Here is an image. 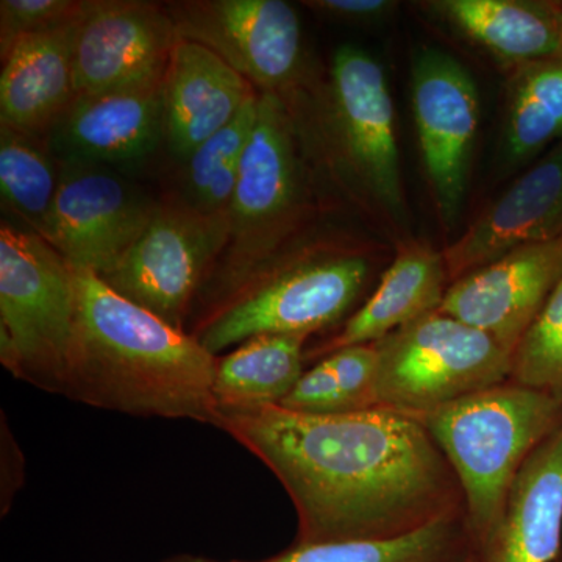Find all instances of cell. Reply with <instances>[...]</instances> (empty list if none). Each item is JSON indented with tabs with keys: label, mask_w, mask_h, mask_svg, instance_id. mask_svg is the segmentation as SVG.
<instances>
[{
	"label": "cell",
	"mask_w": 562,
	"mask_h": 562,
	"mask_svg": "<svg viewBox=\"0 0 562 562\" xmlns=\"http://www.w3.org/2000/svg\"><path fill=\"white\" fill-rule=\"evenodd\" d=\"M216 427L268 465L299 517L297 543L387 541L460 519L464 495L424 422L392 409L220 412Z\"/></svg>",
	"instance_id": "6da1fadb"
},
{
	"label": "cell",
	"mask_w": 562,
	"mask_h": 562,
	"mask_svg": "<svg viewBox=\"0 0 562 562\" xmlns=\"http://www.w3.org/2000/svg\"><path fill=\"white\" fill-rule=\"evenodd\" d=\"M443 257L427 246H412L398 254L379 288L347 322L333 351L375 344L425 314L436 312L446 295Z\"/></svg>",
	"instance_id": "ffe728a7"
},
{
	"label": "cell",
	"mask_w": 562,
	"mask_h": 562,
	"mask_svg": "<svg viewBox=\"0 0 562 562\" xmlns=\"http://www.w3.org/2000/svg\"><path fill=\"white\" fill-rule=\"evenodd\" d=\"M158 206L120 172L63 166L38 235L77 272L106 276L143 235Z\"/></svg>",
	"instance_id": "9c48e42d"
},
{
	"label": "cell",
	"mask_w": 562,
	"mask_h": 562,
	"mask_svg": "<svg viewBox=\"0 0 562 562\" xmlns=\"http://www.w3.org/2000/svg\"><path fill=\"white\" fill-rule=\"evenodd\" d=\"M561 395L495 384L422 417L452 465L475 549L501 520L517 473L561 424Z\"/></svg>",
	"instance_id": "3957f363"
},
{
	"label": "cell",
	"mask_w": 562,
	"mask_h": 562,
	"mask_svg": "<svg viewBox=\"0 0 562 562\" xmlns=\"http://www.w3.org/2000/svg\"><path fill=\"white\" fill-rule=\"evenodd\" d=\"M461 543L458 519H447L387 541L295 543L257 562H461Z\"/></svg>",
	"instance_id": "d4e9b609"
},
{
	"label": "cell",
	"mask_w": 562,
	"mask_h": 562,
	"mask_svg": "<svg viewBox=\"0 0 562 562\" xmlns=\"http://www.w3.org/2000/svg\"><path fill=\"white\" fill-rule=\"evenodd\" d=\"M77 314L65 395L133 416L216 425L217 357L194 336L77 272Z\"/></svg>",
	"instance_id": "7a4b0ae2"
},
{
	"label": "cell",
	"mask_w": 562,
	"mask_h": 562,
	"mask_svg": "<svg viewBox=\"0 0 562 562\" xmlns=\"http://www.w3.org/2000/svg\"><path fill=\"white\" fill-rule=\"evenodd\" d=\"M61 165L36 136L0 125L2 203L36 235L60 184Z\"/></svg>",
	"instance_id": "cb8c5ba5"
},
{
	"label": "cell",
	"mask_w": 562,
	"mask_h": 562,
	"mask_svg": "<svg viewBox=\"0 0 562 562\" xmlns=\"http://www.w3.org/2000/svg\"><path fill=\"white\" fill-rule=\"evenodd\" d=\"M562 139V52L519 66L509 87L503 160L519 166Z\"/></svg>",
	"instance_id": "603a6c76"
},
{
	"label": "cell",
	"mask_w": 562,
	"mask_h": 562,
	"mask_svg": "<svg viewBox=\"0 0 562 562\" xmlns=\"http://www.w3.org/2000/svg\"><path fill=\"white\" fill-rule=\"evenodd\" d=\"M168 11L177 35L220 55L269 94L292 83L301 70V21L283 0H195Z\"/></svg>",
	"instance_id": "30bf717a"
},
{
	"label": "cell",
	"mask_w": 562,
	"mask_h": 562,
	"mask_svg": "<svg viewBox=\"0 0 562 562\" xmlns=\"http://www.w3.org/2000/svg\"><path fill=\"white\" fill-rule=\"evenodd\" d=\"M76 271L35 232L0 227V360L16 379L65 395Z\"/></svg>",
	"instance_id": "277c9868"
},
{
	"label": "cell",
	"mask_w": 562,
	"mask_h": 562,
	"mask_svg": "<svg viewBox=\"0 0 562 562\" xmlns=\"http://www.w3.org/2000/svg\"><path fill=\"white\" fill-rule=\"evenodd\" d=\"M375 347L376 403L417 419L512 379L513 355L505 347L439 310L409 322Z\"/></svg>",
	"instance_id": "5b68a950"
},
{
	"label": "cell",
	"mask_w": 562,
	"mask_h": 562,
	"mask_svg": "<svg viewBox=\"0 0 562 562\" xmlns=\"http://www.w3.org/2000/svg\"><path fill=\"white\" fill-rule=\"evenodd\" d=\"M306 5L330 20L372 24L386 18L394 10L395 3L386 0H313L306 2Z\"/></svg>",
	"instance_id": "4dcf8cb0"
},
{
	"label": "cell",
	"mask_w": 562,
	"mask_h": 562,
	"mask_svg": "<svg viewBox=\"0 0 562 562\" xmlns=\"http://www.w3.org/2000/svg\"><path fill=\"white\" fill-rule=\"evenodd\" d=\"M509 380L562 397V280L514 351Z\"/></svg>",
	"instance_id": "4316f807"
},
{
	"label": "cell",
	"mask_w": 562,
	"mask_h": 562,
	"mask_svg": "<svg viewBox=\"0 0 562 562\" xmlns=\"http://www.w3.org/2000/svg\"><path fill=\"white\" fill-rule=\"evenodd\" d=\"M177 36L171 14L155 3L95 0L77 33V95L160 87Z\"/></svg>",
	"instance_id": "7c38bea8"
},
{
	"label": "cell",
	"mask_w": 562,
	"mask_h": 562,
	"mask_svg": "<svg viewBox=\"0 0 562 562\" xmlns=\"http://www.w3.org/2000/svg\"><path fill=\"white\" fill-rule=\"evenodd\" d=\"M560 21H561V31H562V9H560Z\"/></svg>",
	"instance_id": "836d02e7"
},
{
	"label": "cell",
	"mask_w": 562,
	"mask_h": 562,
	"mask_svg": "<svg viewBox=\"0 0 562 562\" xmlns=\"http://www.w3.org/2000/svg\"><path fill=\"white\" fill-rule=\"evenodd\" d=\"M46 138L47 149L63 166L120 171L139 165L166 139L165 83L76 95Z\"/></svg>",
	"instance_id": "9a60e30c"
},
{
	"label": "cell",
	"mask_w": 562,
	"mask_h": 562,
	"mask_svg": "<svg viewBox=\"0 0 562 562\" xmlns=\"http://www.w3.org/2000/svg\"><path fill=\"white\" fill-rule=\"evenodd\" d=\"M301 169L290 117L279 95L258 98V116L228 206V241L209 279L211 297L231 302L257 283L261 268L294 221Z\"/></svg>",
	"instance_id": "8992f818"
},
{
	"label": "cell",
	"mask_w": 562,
	"mask_h": 562,
	"mask_svg": "<svg viewBox=\"0 0 562 562\" xmlns=\"http://www.w3.org/2000/svg\"><path fill=\"white\" fill-rule=\"evenodd\" d=\"M562 280V235L519 247L453 281L439 312L492 336L509 353Z\"/></svg>",
	"instance_id": "5bb4252c"
},
{
	"label": "cell",
	"mask_w": 562,
	"mask_h": 562,
	"mask_svg": "<svg viewBox=\"0 0 562 562\" xmlns=\"http://www.w3.org/2000/svg\"><path fill=\"white\" fill-rule=\"evenodd\" d=\"M461 562H475V561H473V554H471V557L464 558V560H462Z\"/></svg>",
	"instance_id": "d6a6232c"
},
{
	"label": "cell",
	"mask_w": 562,
	"mask_h": 562,
	"mask_svg": "<svg viewBox=\"0 0 562 562\" xmlns=\"http://www.w3.org/2000/svg\"><path fill=\"white\" fill-rule=\"evenodd\" d=\"M228 210L158 206L143 235L103 281L122 297L183 330L192 299L228 241Z\"/></svg>",
	"instance_id": "52a82bcc"
},
{
	"label": "cell",
	"mask_w": 562,
	"mask_h": 562,
	"mask_svg": "<svg viewBox=\"0 0 562 562\" xmlns=\"http://www.w3.org/2000/svg\"><path fill=\"white\" fill-rule=\"evenodd\" d=\"M255 91L202 44L177 36L165 77L166 140L187 161L243 110Z\"/></svg>",
	"instance_id": "e0dca14e"
},
{
	"label": "cell",
	"mask_w": 562,
	"mask_h": 562,
	"mask_svg": "<svg viewBox=\"0 0 562 562\" xmlns=\"http://www.w3.org/2000/svg\"><path fill=\"white\" fill-rule=\"evenodd\" d=\"M331 98L351 168L384 210L402 220L405 201L394 103L380 63L360 47H339L333 57Z\"/></svg>",
	"instance_id": "4fadbf2b"
},
{
	"label": "cell",
	"mask_w": 562,
	"mask_h": 562,
	"mask_svg": "<svg viewBox=\"0 0 562 562\" xmlns=\"http://www.w3.org/2000/svg\"><path fill=\"white\" fill-rule=\"evenodd\" d=\"M95 2V0H94ZM94 2L80 0H2L0 54L7 57L16 41L81 20Z\"/></svg>",
	"instance_id": "83f0119b"
},
{
	"label": "cell",
	"mask_w": 562,
	"mask_h": 562,
	"mask_svg": "<svg viewBox=\"0 0 562 562\" xmlns=\"http://www.w3.org/2000/svg\"><path fill=\"white\" fill-rule=\"evenodd\" d=\"M258 98L251 95L225 127L188 158L187 190L192 209L217 214L231 206L244 154L257 124Z\"/></svg>",
	"instance_id": "484cf974"
},
{
	"label": "cell",
	"mask_w": 562,
	"mask_h": 562,
	"mask_svg": "<svg viewBox=\"0 0 562 562\" xmlns=\"http://www.w3.org/2000/svg\"><path fill=\"white\" fill-rule=\"evenodd\" d=\"M562 235V139L443 254L457 281L519 247Z\"/></svg>",
	"instance_id": "2e32d148"
},
{
	"label": "cell",
	"mask_w": 562,
	"mask_h": 562,
	"mask_svg": "<svg viewBox=\"0 0 562 562\" xmlns=\"http://www.w3.org/2000/svg\"><path fill=\"white\" fill-rule=\"evenodd\" d=\"M83 18L24 36L2 58L0 124L38 136L68 109L77 95L74 58Z\"/></svg>",
	"instance_id": "d6986e66"
},
{
	"label": "cell",
	"mask_w": 562,
	"mask_h": 562,
	"mask_svg": "<svg viewBox=\"0 0 562 562\" xmlns=\"http://www.w3.org/2000/svg\"><path fill=\"white\" fill-rule=\"evenodd\" d=\"M369 266L358 257L328 258L251 284L211 317L195 338L217 357L257 336H308L341 319L357 301Z\"/></svg>",
	"instance_id": "ba28073f"
},
{
	"label": "cell",
	"mask_w": 562,
	"mask_h": 562,
	"mask_svg": "<svg viewBox=\"0 0 562 562\" xmlns=\"http://www.w3.org/2000/svg\"><path fill=\"white\" fill-rule=\"evenodd\" d=\"M413 111L422 158L441 220L452 227L468 190L480 98L471 74L452 55L422 50L413 65Z\"/></svg>",
	"instance_id": "8fae6325"
},
{
	"label": "cell",
	"mask_w": 562,
	"mask_h": 562,
	"mask_svg": "<svg viewBox=\"0 0 562 562\" xmlns=\"http://www.w3.org/2000/svg\"><path fill=\"white\" fill-rule=\"evenodd\" d=\"M562 539V424L514 480L501 520L475 562H553Z\"/></svg>",
	"instance_id": "ac0fdd59"
},
{
	"label": "cell",
	"mask_w": 562,
	"mask_h": 562,
	"mask_svg": "<svg viewBox=\"0 0 562 562\" xmlns=\"http://www.w3.org/2000/svg\"><path fill=\"white\" fill-rule=\"evenodd\" d=\"M330 361L341 386L347 413L376 408V372L379 351L375 344L344 347L331 351Z\"/></svg>",
	"instance_id": "f1b7e54d"
},
{
	"label": "cell",
	"mask_w": 562,
	"mask_h": 562,
	"mask_svg": "<svg viewBox=\"0 0 562 562\" xmlns=\"http://www.w3.org/2000/svg\"><path fill=\"white\" fill-rule=\"evenodd\" d=\"M166 562H214V561L205 560V558H199V557H179V558H172V560H169Z\"/></svg>",
	"instance_id": "1f68e13d"
},
{
	"label": "cell",
	"mask_w": 562,
	"mask_h": 562,
	"mask_svg": "<svg viewBox=\"0 0 562 562\" xmlns=\"http://www.w3.org/2000/svg\"><path fill=\"white\" fill-rule=\"evenodd\" d=\"M280 406L290 412L314 416L347 413L341 386L330 361L325 358L310 371L303 372Z\"/></svg>",
	"instance_id": "f546056e"
},
{
	"label": "cell",
	"mask_w": 562,
	"mask_h": 562,
	"mask_svg": "<svg viewBox=\"0 0 562 562\" xmlns=\"http://www.w3.org/2000/svg\"><path fill=\"white\" fill-rule=\"evenodd\" d=\"M469 38L519 66L562 52L560 10L525 0H442L432 3Z\"/></svg>",
	"instance_id": "44dd1931"
},
{
	"label": "cell",
	"mask_w": 562,
	"mask_h": 562,
	"mask_svg": "<svg viewBox=\"0 0 562 562\" xmlns=\"http://www.w3.org/2000/svg\"><path fill=\"white\" fill-rule=\"evenodd\" d=\"M305 336L266 335L217 357V412L280 405L303 373Z\"/></svg>",
	"instance_id": "7402d4cb"
}]
</instances>
